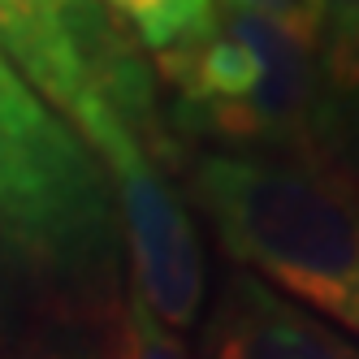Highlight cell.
Listing matches in <instances>:
<instances>
[{
	"mask_svg": "<svg viewBox=\"0 0 359 359\" xmlns=\"http://www.w3.org/2000/svg\"><path fill=\"white\" fill-rule=\"evenodd\" d=\"M113 31L91 0H0V48L65 121L87 100Z\"/></svg>",
	"mask_w": 359,
	"mask_h": 359,
	"instance_id": "8992f818",
	"label": "cell"
},
{
	"mask_svg": "<svg viewBox=\"0 0 359 359\" xmlns=\"http://www.w3.org/2000/svg\"><path fill=\"white\" fill-rule=\"evenodd\" d=\"M169 87V117L199 151L277 161H325V79L320 57L273 18L225 5L217 22L187 48L156 57Z\"/></svg>",
	"mask_w": 359,
	"mask_h": 359,
	"instance_id": "7a4b0ae2",
	"label": "cell"
},
{
	"mask_svg": "<svg viewBox=\"0 0 359 359\" xmlns=\"http://www.w3.org/2000/svg\"><path fill=\"white\" fill-rule=\"evenodd\" d=\"M316 18V53H333L359 39V0H307Z\"/></svg>",
	"mask_w": 359,
	"mask_h": 359,
	"instance_id": "30bf717a",
	"label": "cell"
},
{
	"mask_svg": "<svg viewBox=\"0 0 359 359\" xmlns=\"http://www.w3.org/2000/svg\"><path fill=\"white\" fill-rule=\"evenodd\" d=\"M100 359H187L177 333H169L156 316L143 307L139 294L121 299L109 312L104 329V355Z\"/></svg>",
	"mask_w": 359,
	"mask_h": 359,
	"instance_id": "9c48e42d",
	"label": "cell"
},
{
	"mask_svg": "<svg viewBox=\"0 0 359 359\" xmlns=\"http://www.w3.org/2000/svg\"><path fill=\"white\" fill-rule=\"evenodd\" d=\"M225 5H238V9H251L260 18H273L277 27H286L290 35H299L303 43L316 48V18H312V5H307V0H225Z\"/></svg>",
	"mask_w": 359,
	"mask_h": 359,
	"instance_id": "8fae6325",
	"label": "cell"
},
{
	"mask_svg": "<svg viewBox=\"0 0 359 359\" xmlns=\"http://www.w3.org/2000/svg\"><path fill=\"white\" fill-rule=\"evenodd\" d=\"M69 126L109 177L113 208L121 212L130 243L135 294L169 333L191 329L208 294V260L191 203L165 169L169 143L156 117L151 79L121 31L100 48L95 83Z\"/></svg>",
	"mask_w": 359,
	"mask_h": 359,
	"instance_id": "3957f363",
	"label": "cell"
},
{
	"mask_svg": "<svg viewBox=\"0 0 359 359\" xmlns=\"http://www.w3.org/2000/svg\"><path fill=\"white\" fill-rule=\"evenodd\" d=\"M199 359H359V342L234 264L208 303Z\"/></svg>",
	"mask_w": 359,
	"mask_h": 359,
	"instance_id": "5b68a950",
	"label": "cell"
},
{
	"mask_svg": "<svg viewBox=\"0 0 359 359\" xmlns=\"http://www.w3.org/2000/svg\"><path fill=\"white\" fill-rule=\"evenodd\" d=\"M316 57L325 79V121H320L325 161L359 182V39Z\"/></svg>",
	"mask_w": 359,
	"mask_h": 359,
	"instance_id": "ba28073f",
	"label": "cell"
},
{
	"mask_svg": "<svg viewBox=\"0 0 359 359\" xmlns=\"http://www.w3.org/2000/svg\"><path fill=\"white\" fill-rule=\"evenodd\" d=\"M113 212L100 161L0 48V243L48 277L87 281L113 247Z\"/></svg>",
	"mask_w": 359,
	"mask_h": 359,
	"instance_id": "277c9868",
	"label": "cell"
},
{
	"mask_svg": "<svg viewBox=\"0 0 359 359\" xmlns=\"http://www.w3.org/2000/svg\"><path fill=\"white\" fill-rule=\"evenodd\" d=\"M187 203L221 251L359 342V182L329 161L199 151Z\"/></svg>",
	"mask_w": 359,
	"mask_h": 359,
	"instance_id": "6da1fadb",
	"label": "cell"
},
{
	"mask_svg": "<svg viewBox=\"0 0 359 359\" xmlns=\"http://www.w3.org/2000/svg\"><path fill=\"white\" fill-rule=\"evenodd\" d=\"M91 5L143 53L165 57L212 27L221 0H91Z\"/></svg>",
	"mask_w": 359,
	"mask_h": 359,
	"instance_id": "52a82bcc",
	"label": "cell"
}]
</instances>
